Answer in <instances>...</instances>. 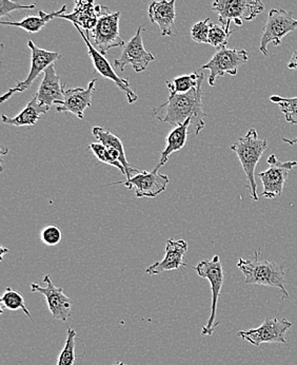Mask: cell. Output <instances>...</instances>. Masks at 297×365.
Wrapping results in <instances>:
<instances>
[{"label":"cell","mask_w":297,"mask_h":365,"mask_svg":"<svg viewBox=\"0 0 297 365\" xmlns=\"http://www.w3.org/2000/svg\"><path fill=\"white\" fill-rule=\"evenodd\" d=\"M202 81L197 87L187 93L169 96L168 101L160 107L153 108V116L160 123H168L172 126L184 124L192 118L190 128L191 136H197L204 128L206 113L202 108Z\"/></svg>","instance_id":"1"},{"label":"cell","mask_w":297,"mask_h":365,"mask_svg":"<svg viewBox=\"0 0 297 365\" xmlns=\"http://www.w3.org/2000/svg\"><path fill=\"white\" fill-rule=\"evenodd\" d=\"M259 250L255 252L252 260L239 259L237 267L245 274L246 284L263 285L278 288L283 292V299L289 298L285 287V272L283 266L267 260H259Z\"/></svg>","instance_id":"2"},{"label":"cell","mask_w":297,"mask_h":365,"mask_svg":"<svg viewBox=\"0 0 297 365\" xmlns=\"http://www.w3.org/2000/svg\"><path fill=\"white\" fill-rule=\"evenodd\" d=\"M233 153H236L241 162V167L247 177V188L251 197L254 201H259L257 195V184L255 182V168L268 149L267 140H261L255 129L251 128L243 138H239L235 144L230 147Z\"/></svg>","instance_id":"3"},{"label":"cell","mask_w":297,"mask_h":365,"mask_svg":"<svg viewBox=\"0 0 297 365\" xmlns=\"http://www.w3.org/2000/svg\"><path fill=\"white\" fill-rule=\"evenodd\" d=\"M98 21L91 31L92 45L101 54L105 55L112 48L125 47L124 39L120 34V12H111L105 6H96Z\"/></svg>","instance_id":"4"},{"label":"cell","mask_w":297,"mask_h":365,"mask_svg":"<svg viewBox=\"0 0 297 365\" xmlns=\"http://www.w3.org/2000/svg\"><path fill=\"white\" fill-rule=\"evenodd\" d=\"M212 11L219 15L221 25L230 30L231 23L241 26L254 21L265 11V4L261 0H214Z\"/></svg>","instance_id":"5"},{"label":"cell","mask_w":297,"mask_h":365,"mask_svg":"<svg viewBox=\"0 0 297 365\" xmlns=\"http://www.w3.org/2000/svg\"><path fill=\"white\" fill-rule=\"evenodd\" d=\"M195 270L200 278L207 279L210 282L211 292H212V305H211V314L208 322L202 329V336H212L215 329L219 325L217 321V303L221 296L222 288L224 285V268L219 256L213 257L212 260L199 262L195 266Z\"/></svg>","instance_id":"6"},{"label":"cell","mask_w":297,"mask_h":365,"mask_svg":"<svg viewBox=\"0 0 297 365\" xmlns=\"http://www.w3.org/2000/svg\"><path fill=\"white\" fill-rule=\"evenodd\" d=\"M296 29L297 19H294L291 11L288 12L283 9H272L263 30L259 51L263 53L264 56H269V43H273L274 47H278L283 43V37Z\"/></svg>","instance_id":"7"},{"label":"cell","mask_w":297,"mask_h":365,"mask_svg":"<svg viewBox=\"0 0 297 365\" xmlns=\"http://www.w3.org/2000/svg\"><path fill=\"white\" fill-rule=\"evenodd\" d=\"M249 61V53L246 50L223 49L217 50L212 58L206 65L202 66V70H209V85L214 87L215 81L224 74L235 76L239 68Z\"/></svg>","instance_id":"8"},{"label":"cell","mask_w":297,"mask_h":365,"mask_svg":"<svg viewBox=\"0 0 297 365\" xmlns=\"http://www.w3.org/2000/svg\"><path fill=\"white\" fill-rule=\"evenodd\" d=\"M291 327L292 323L286 318L267 317L261 327L249 331H239L237 336L255 346H261L263 343H281L287 345L286 333Z\"/></svg>","instance_id":"9"},{"label":"cell","mask_w":297,"mask_h":365,"mask_svg":"<svg viewBox=\"0 0 297 365\" xmlns=\"http://www.w3.org/2000/svg\"><path fill=\"white\" fill-rule=\"evenodd\" d=\"M28 46L30 48L31 52H32L30 72H28L25 81H19L15 87L11 88L6 93L1 96V98H0L1 104L6 102L9 98H12L17 92H24L28 90L32 86V83H34L35 79L38 78L41 72H45L46 69L50 67L51 65H53L55 61L63 58V55L61 53L48 51V50L43 49V48H39L33 41H28Z\"/></svg>","instance_id":"10"},{"label":"cell","mask_w":297,"mask_h":365,"mask_svg":"<svg viewBox=\"0 0 297 365\" xmlns=\"http://www.w3.org/2000/svg\"><path fill=\"white\" fill-rule=\"evenodd\" d=\"M267 163L269 165V169L257 175L264 186L261 197L269 200L276 199L283 193L288 175L294 167L297 166V162L296 160L281 162L277 160L276 155H272L268 158Z\"/></svg>","instance_id":"11"},{"label":"cell","mask_w":297,"mask_h":365,"mask_svg":"<svg viewBox=\"0 0 297 365\" xmlns=\"http://www.w3.org/2000/svg\"><path fill=\"white\" fill-rule=\"evenodd\" d=\"M74 26L76 28V30L78 31L81 37H83L85 45H87L88 53H89V56L91 57L92 63H93L96 71H98L103 78L113 81V83L124 92L125 96H127L129 104H133V103L137 102V94L132 90L131 85H130L129 83V78L125 79L118 76L115 70L113 69V67L110 65L109 61L105 58V55L101 54V53L92 45L91 41H90L89 35H88V31L83 30L80 26L77 25H74Z\"/></svg>","instance_id":"12"},{"label":"cell","mask_w":297,"mask_h":365,"mask_svg":"<svg viewBox=\"0 0 297 365\" xmlns=\"http://www.w3.org/2000/svg\"><path fill=\"white\" fill-rule=\"evenodd\" d=\"M43 284H46V287L37 282L33 283L31 284V289L33 292H39L46 297L53 318L65 322L71 316L74 301L66 296L63 288L55 287L51 274L45 277Z\"/></svg>","instance_id":"13"},{"label":"cell","mask_w":297,"mask_h":365,"mask_svg":"<svg viewBox=\"0 0 297 365\" xmlns=\"http://www.w3.org/2000/svg\"><path fill=\"white\" fill-rule=\"evenodd\" d=\"M142 30L145 29L142 26H138L135 35L125 43L120 58L114 61V65L120 68V71H124L125 66L131 65L135 72L140 73L147 69L151 61H155L154 55L145 49Z\"/></svg>","instance_id":"14"},{"label":"cell","mask_w":297,"mask_h":365,"mask_svg":"<svg viewBox=\"0 0 297 365\" xmlns=\"http://www.w3.org/2000/svg\"><path fill=\"white\" fill-rule=\"evenodd\" d=\"M169 182L170 179L168 175H162L154 169L151 173L146 170L138 171L130 179L116 182V184H124L127 189H134L136 197L138 199L140 197L154 199L166 190Z\"/></svg>","instance_id":"15"},{"label":"cell","mask_w":297,"mask_h":365,"mask_svg":"<svg viewBox=\"0 0 297 365\" xmlns=\"http://www.w3.org/2000/svg\"><path fill=\"white\" fill-rule=\"evenodd\" d=\"M187 252H188V243L184 240L169 239L167 241L164 259L150 265L147 268V274L150 276H156L162 272L186 267L188 263L184 260V258Z\"/></svg>","instance_id":"16"},{"label":"cell","mask_w":297,"mask_h":365,"mask_svg":"<svg viewBox=\"0 0 297 365\" xmlns=\"http://www.w3.org/2000/svg\"><path fill=\"white\" fill-rule=\"evenodd\" d=\"M96 81H98L96 78L90 81L85 89V88L66 89L63 102L61 105L56 106L57 113L70 112L79 120H83L85 110L92 106V96L95 90Z\"/></svg>","instance_id":"17"},{"label":"cell","mask_w":297,"mask_h":365,"mask_svg":"<svg viewBox=\"0 0 297 365\" xmlns=\"http://www.w3.org/2000/svg\"><path fill=\"white\" fill-rule=\"evenodd\" d=\"M65 90L66 85L61 86V78L56 73L53 63L43 72V81L35 96L41 105L51 108V106H58L63 102Z\"/></svg>","instance_id":"18"},{"label":"cell","mask_w":297,"mask_h":365,"mask_svg":"<svg viewBox=\"0 0 297 365\" xmlns=\"http://www.w3.org/2000/svg\"><path fill=\"white\" fill-rule=\"evenodd\" d=\"M176 0H154L150 4V21L160 26L162 36L176 34Z\"/></svg>","instance_id":"19"},{"label":"cell","mask_w":297,"mask_h":365,"mask_svg":"<svg viewBox=\"0 0 297 365\" xmlns=\"http://www.w3.org/2000/svg\"><path fill=\"white\" fill-rule=\"evenodd\" d=\"M92 133L99 140V143L107 147L109 149L111 155H113L116 160L122 163L123 166L125 169V178L130 179L133 173H138V169L133 168L127 162V157H125V147L120 138L113 134V132L110 129L103 128V127H94L92 129Z\"/></svg>","instance_id":"20"},{"label":"cell","mask_w":297,"mask_h":365,"mask_svg":"<svg viewBox=\"0 0 297 365\" xmlns=\"http://www.w3.org/2000/svg\"><path fill=\"white\" fill-rule=\"evenodd\" d=\"M192 126V118L187 120L184 124L174 127L166 138V147L160 155V162L155 166V170H160L168 162L169 158L174 153L182 150L186 146L188 136H191L190 128Z\"/></svg>","instance_id":"21"},{"label":"cell","mask_w":297,"mask_h":365,"mask_svg":"<svg viewBox=\"0 0 297 365\" xmlns=\"http://www.w3.org/2000/svg\"><path fill=\"white\" fill-rule=\"evenodd\" d=\"M50 108L47 106L41 105L37 101L36 96H33L32 100L28 103L25 109L17 114L14 118H9L6 114H2L1 120L4 124L10 125L15 127L33 126L38 122L39 118L43 114L47 113Z\"/></svg>","instance_id":"22"},{"label":"cell","mask_w":297,"mask_h":365,"mask_svg":"<svg viewBox=\"0 0 297 365\" xmlns=\"http://www.w3.org/2000/svg\"><path fill=\"white\" fill-rule=\"evenodd\" d=\"M67 11V6H63V8L56 12L46 13L43 11H39L38 16H28L23 21H17V23H9V21H1L2 26H16V28L24 29L28 33H37L41 30L49 21L56 17L65 14Z\"/></svg>","instance_id":"23"},{"label":"cell","mask_w":297,"mask_h":365,"mask_svg":"<svg viewBox=\"0 0 297 365\" xmlns=\"http://www.w3.org/2000/svg\"><path fill=\"white\" fill-rule=\"evenodd\" d=\"M59 19H67L73 25L80 26L83 30L92 31L98 24V14L96 6L90 9L74 8L73 12L70 14H61Z\"/></svg>","instance_id":"24"},{"label":"cell","mask_w":297,"mask_h":365,"mask_svg":"<svg viewBox=\"0 0 297 365\" xmlns=\"http://www.w3.org/2000/svg\"><path fill=\"white\" fill-rule=\"evenodd\" d=\"M202 78H204V74L195 71L194 73L189 74V76H178V78L167 81V87L170 92V96L187 93L193 88L197 87L198 83Z\"/></svg>","instance_id":"25"},{"label":"cell","mask_w":297,"mask_h":365,"mask_svg":"<svg viewBox=\"0 0 297 365\" xmlns=\"http://www.w3.org/2000/svg\"><path fill=\"white\" fill-rule=\"evenodd\" d=\"M0 303H1V309H6L13 312L21 309L31 320H33L32 314L28 312V307H26L25 299L21 296V292H17V290L11 287L6 288V292H4L1 299H0Z\"/></svg>","instance_id":"26"},{"label":"cell","mask_w":297,"mask_h":365,"mask_svg":"<svg viewBox=\"0 0 297 365\" xmlns=\"http://www.w3.org/2000/svg\"><path fill=\"white\" fill-rule=\"evenodd\" d=\"M76 331L72 327H68L67 340L65 346L59 355L56 365H74L76 362Z\"/></svg>","instance_id":"27"},{"label":"cell","mask_w":297,"mask_h":365,"mask_svg":"<svg viewBox=\"0 0 297 365\" xmlns=\"http://www.w3.org/2000/svg\"><path fill=\"white\" fill-rule=\"evenodd\" d=\"M270 101L279 106L281 113L285 115L286 120L289 124L297 125V96L296 98H281L279 96H272Z\"/></svg>","instance_id":"28"},{"label":"cell","mask_w":297,"mask_h":365,"mask_svg":"<svg viewBox=\"0 0 297 365\" xmlns=\"http://www.w3.org/2000/svg\"><path fill=\"white\" fill-rule=\"evenodd\" d=\"M234 31L228 30L222 25H214L212 24L209 33V45L217 48V50L223 49L228 45L229 39Z\"/></svg>","instance_id":"29"},{"label":"cell","mask_w":297,"mask_h":365,"mask_svg":"<svg viewBox=\"0 0 297 365\" xmlns=\"http://www.w3.org/2000/svg\"><path fill=\"white\" fill-rule=\"evenodd\" d=\"M89 149L93 153V155L98 158V160H100L101 163H105V164L110 165V166L116 167V168L120 169L122 175L125 177V167L123 166L120 160H116V158L111 155V153H110L107 147L103 146L101 143H92V144L90 145Z\"/></svg>","instance_id":"30"},{"label":"cell","mask_w":297,"mask_h":365,"mask_svg":"<svg viewBox=\"0 0 297 365\" xmlns=\"http://www.w3.org/2000/svg\"><path fill=\"white\" fill-rule=\"evenodd\" d=\"M211 26H212V23H210V19L198 21L193 25L191 29V37L193 41L198 43H209V33H210Z\"/></svg>","instance_id":"31"},{"label":"cell","mask_w":297,"mask_h":365,"mask_svg":"<svg viewBox=\"0 0 297 365\" xmlns=\"http://www.w3.org/2000/svg\"><path fill=\"white\" fill-rule=\"evenodd\" d=\"M36 8V4H21L19 1H13V0H0V17H12L11 13L17 10H33Z\"/></svg>","instance_id":"32"},{"label":"cell","mask_w":297,"mask_h":365,"mask_svg":"<svg viewBox=\"0 0 297 365\" xmlns=\"http://www.w3.org/2000/svg\"><path fill=\"white\" fill-rule=\"evenodd\" d=\"M41 242L48 246H55L61 243L63 239V232L57 226L49 225L41 230Z\"/></svg>","instance_id":"33"},{"label":"cell","mask_w":297,"mask_h":365,"mask_svg":"<svg viewBox=\"0 0 297 365\" xmlns=\"http://www.w3.org/2000/svg\"><path fill=\"white\" fill-rule=\"evenodd\" d=\"M75 8L90 9L94 8V2L95 0H74Z\"/></svg>","instance_id":"34"},{"label":"cell","mask_w":297,"mask_h":365,"mask_svg":"<svg viewBox=\"0 0 297 365\" xmlns=\"http://www.w3.org/2000/svg\"><path fill=\"white\" fill-rule=\"evenodd\" d=\"M288 68H289V69L296 70L297 71V50L293 52L291 59H290L289 63H288Z\"/></svg>","instance_id":"35"},{"label":"cell","mask_w":297,"mask_h":365,"mask_svg":"<svg viewBox=\"0 0 297 365\" xmlns=\"http://www.w3.org/2000/svg\"><path fill=\"white\" fill-rule=\"evenodd\" d=\"M283 140L287 144L291 145V146H294V145L297 144V138H283Z\"/></svg>","instance_id":"36"},{"label":"cell","mask_w":297,"mask_h":365,"mask_svg":"<svg viewBox=\"0 0 297 365\" xmlns=\"http://www.w3.org/2000/svg\"><path fill=\"white\" fill-rule=\"evenodd\" d=\"M9 250H6V248L2 247V252H1V260L4 259V255L6 254V252H8Z\"/></svg>","instance_id":"37"},{"label":"cell","mask_w":297,"mask_h":365,"mask_svg":"<svg viewBox=\"0 0 297 365\" xmlns=\"http://www.w3.org/2000/svg\"><path fill=\"white\" fill-rule=\"evenodd\" d=\"M112 365H127V364H125V362H123V361H115Z\"/></svg>","instance_id":"38"}]
</instances>
